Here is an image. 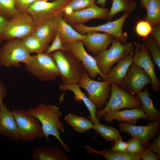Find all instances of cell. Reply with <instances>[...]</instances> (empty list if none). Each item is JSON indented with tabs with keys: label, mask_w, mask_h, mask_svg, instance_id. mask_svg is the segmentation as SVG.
Instances as JSON below:
<instances>
[{
	"label": "cell",
	"mask_w": 160,
	"mask_h": 160,
	"mask_svg": "<svg viewBox=\"0 0 160 160\" xmlns=\"http://www.w3.org/2000/svg\"><path fill=\"white\" fill-rule=\"evenodd\" d=\"M26 112L35 117L39 121L46 141H49L50 135L53 136L59 141L66 152H70L69 147L60 136L61 132L65 133V129L64 124L60 120L63 113L59 107L54 104L41 103L35 108L29 109Z\"/></svg>",
	"instance_id": "6da1fadb"
},
{
	"label": "cell",
	"mask_w": 160,
	"mask_h": 160,
	"mask_svg": "<svg viewBox=\"0 0 160 160\" xmlns=\"http://www.w3.org/2000/svg\"><path fill=\"white\" fill-rule=\"evenodd\" d=\"M50 55L59 70L62 84H78L86 71L81 62L67 51H57Z\"/></svg>",
	"instance_id": "7a4b0ae2"
},
{
	"label": "cell",
	"mask_w": 160,
	"mask_h": 160,
	"mask_svg": "<svg viewBox=\"0 0 160 160\" xmlns=\"http://www.w3.org/2000/svg\"><path fill=\"white\" fill-rule=\"evenodd\" d=\"M24 64L27 71L41 81H52L60 76L56 64L50 54L44 52L31 55Z\"/></svg>",
	"instance_id": "3957f363"
},
{
	"label": "cell",
	"mask_w": 160,
	"mask_h": 160,
	"mask_svg": "<svg viewBox=\"0 0 160 160\" xmlns=\"http://www.w3.org/2000/svg\"><path fill=\"white\" fill-rule=\"evenodd\" d=\"M121 43L115 39L112 42L109 49L104 50L94 57L98 68L104 75L108 73L116 63L134 50V45L132 42Z\"/></svg>",
	"instance_id": "277c9868"
},
{
	"label": "cell",
	"mask_w": 160,
	"mask_h": 160,
	"mask_svg": "<svg viewBox=\"0 0 160 160\" xmlns=\"http://www.w3.org/2000/svg\"><path fill=\"white\" fill-rule=\"evenodd\" d=\"M12 111L21 140L32 142L44 137L41 124L35 117L23 109L13 108Z\"/></svg>",
	"instance_id": "5b68a950"
},
{
	"label": "cell",
	"mask_w": 160,
	"mask_h": 160,
	"mask_svg": "<svg viewBox=\"0 0 160 160\" xmlns=\"http://www.w3.org/2000/svg\"><path fill=\"white\" fill-rule=\"evenodd\" d=\"M111 91L109 99L105 107L96 111V117L100 119L105 113L111 111H119L125 108H141L142 103L137 97L126 92L117 85L111 83Z\"/></svg>",
	"instance_id": "8992f818"
},
{
	"label": "cell",
	"mask_w": 160,
	"mask_h": 160,
	"mask_svg": "<svg viewBox=\"0 0 160 160\" xmlns=\"http://www.w3.org/2000/svg\"><path fill=\"white\" fill-rule=\"evenodd\" d=\"M36 26L33 18L26 12H18L9 19L3 33V39H21L31 34Z\"/></svg>",
	"instance_id": "52a82bcc"
},
{
	"label": "cell",
	"mask_w": 160,
	"mask_h": 160,
	"mask_svg": "<svg viewBox=\"0 0 160 160\" xmlns=\"http://www.w3.org/2000/svg\"><path fill=\"white\" fill-rule=\"evenodd\" d=\"M78 84L87 91L88 98L98 110L102 109L106 104L111 93V83L95 81L86 71Z\"/></svg>",
	"instance_id": "ba28073f"
},
{
	"label": "cell",
	"mask_w": 160,
	"mask_h": 160,
	"mask_svg": "<svg viewBox=\"0 0 160 160\" xmlns=\"http://www.w3.org/2000/svg\"><path fill=\"white\" fill-rule=\"evenodd\" d=\"M0 49V65L7 67H17L20 63H25L31 56L20 39L7 40Z\"/></svg>",
	"instance_id": "9c48e42d"
},
{
	"label": "cell",
	"mask_w": 160,
	"mask_h": 160,
	"mask_svg": "<svg viewBox=\"0 0 160 160\" xmlns=\"http://www.w3.org/2000/svg\"><path fill=\"white\" fill-rule=\"evenodd\" d=\"M71 0H55L52 2L36 1L26 12L33 18L36 26L59 14L60 9Z\"/></svg>",
	"instance_id": "30bf717a"
},
{
	"label": "cell",
	"mask_w": 160,
	"mask_h": 160,
	"mask_svg": "<svg viewBox=\"0 0 160 160\" xmlns=\"http://www.w3.org/2000/svg\"><path fill=\"white\" fill-rule=\"evenodd\" d=\"M130 13L125 12L122 16L115 20L109 21L105 23L96 26H88L83 23L77 24L72 26L76 31L81 34H84L90 31L103 32L109 34L124 44L127 42V36L123 32L122 28Z\"/></svg>",
	"instance_id": "8fae6325"
},
{
	"label": "cell",
	"mask_w": 160,
	"mask_h": 160,
	"mask_svg": "<svg viewBox=\"0 0 160 160\" xmlns=\"http://www.w3.org/2000/svg\"><path fill=\"white\" fill-rule=\"evenodd\" d=\"M63 45L67 51L71 53L81 62L91 78H95L99 75L103 81H105L106 75L101 71L94 57L87 52L82 40L77 41Z\"/></svg>",
	"instance_id": "7c38bea8"
},
{
	"label": "cell",
	"mask_w": 160,
	"mask_h": 160,
	"mask_svg": "<svg viewBox=\"0 0 160 160\" xmlns=\"http://www.w3.org/2000/svg\"><path fill=\"white\" fill-rule=\"evenodd\" d=\"M151 81L150 76L144 71L132 63L119 87L130 94H137Z\"/></svg>",
	"instance_id": "4fadbf2b"
},
{
	"label": "cell",
	"mask_w": 160,
	"mask_h": 160,
	"mask_svg": "<svg viewBox=\"0 0 160 160\" xmlns=\"http://www.w3.org/2000/svg\"><path fill=\"white\" fill-rule=\"evenodd\" d=\"M119 131L129 133L131 138L138 140L144 149L149 140L157 135L160 129V124L151 121L146 126L131 125L123 122L118 124Z\"/></svg>",
	"instance_id": "5bb4252c"
},
{
	"label": "cell",
	"mask_w": 160,
	"mask_h": 160,
	"mask_svg": "<svg viewBox=\"0 0 160 160\" xmlns=\"http://www.w3.org/2000/svg\"><path fill=\"white\" fill-rule=\"evenodd\" d=\"M132 60L133 63L143 69L150 76L153 91L155 92L159 91L160 89V81L155 73V67L153 62L149 55L144 43L136 44Z\"/></svg>",
	"instance_id": "9a60e30c"
},
{
	"label": "cell",
	"mask_w": 160,
	"mask_h": 160,
	"mask_svg": "<svg viewBox=\"0 0 160 160\" xmlns=\"http://www.w3.org/2000/svg\"><path fill=\"white\" fill-rule=\"evenodd\" d=\"M109 10L108 8L98 7L95 3L81 10L68 13L63 12L62 15L65 21L72 26L79 23L84 24L92 19L107 18Z\"/></svg>",
	"instance_id": "2e32d148"
},
{
	"label": "cell",
	"mask_w": 160,
	"mask_h": 160,
	"mask_svg": "<svg viewBox=\"0 0 160 160\" xmlns=\"http://www.w3.org/2000/svg\"><path fill=\"white\" fill-rule=\"evenodd\" d=\"M0 134L12 141L21 140L12 113L3 103L0 109Z\"/></svg>",
	"instance_id": "e0dca14e"
},
{
	"label": "cell",
	"mask_w": 160,
	"mask_h": 160,
	"mask_svg": "<svg viewBox=\"0 0 160 160\" xmlns=\"http://www.w3.org/2000/svg\"><path fill=\"white\" fill-rule=\"evenodd\" d=\"M114 37L107 33L90 31L85 34L82 41L88 50L95 56L107 49L113 40Z\"/></svg>",
	"instance_id": "ac0fdd59"
},
{
	"label": "cell",
	"mask_w": 160,
	"mask_h": 160,
	"mask_svg": "<svg viewBox=\"0 0 160 160\" xmlns=\"http://www.w3.org/2000/svg\"><path fill=\"white\" fill-rule=\"evenodd\" d=\"M59 89L63 91V92L59 99L60 104L64 100L65 92L66 90L71 91L74 95V100L77 102L82 101L87 108L90 114L89 118L94 124L100 123L99 119L97 118L95 113L97 111L95 105L92 103L82 92L77 83L67 84H60L59 87Z\"/></svg>",
	"instance_id": "d6986e66"
},
{
	"label": "cell",
	"mask_w": 160,
	"mask_h": 160,
	"mask_svg": "<svg viewBox=\"0 0 160 160\" xmlns=\"http://www.w3.org/2000/svg\"><path fill=\"white\" fill-rule=\"evenodd\" d=\"M102 117L108 123L116 120L119 122L125 121V123L131 125H135L140 119H148L147 115L139 108L121 111H111L104 114Z\"/></svg>",
	"instance_id": "ffe728a7"
},
{
	"label": "cell",
	"mask_w": 160,
	"mask_h": 160,
	"mask_svg": "<svg viewBox=\"0 0 160 160\" xmlns=\"http://www.w3.org/2000/svg\"><path fill=\"white\" fill-rule=\"evenodd\" d=\"M53 20L56 32L60 36L63 44L82 41L84 38L85 34L79 33L65 21L62 13L53 17Z\"/></svg>",
	"instance_id": "44dd1931"
},
{
	"label": "cell",
	"mask_w": 160,
	"mask_h": 160,
	"mask_svg": "<svg viewBox=\"0 0 160 160\" xmlns=\"http://www.w3.org/2000/svg\"><path fill=\"white\" fill-rule=\"evenodd\" d=\"M134 50L118 61L116 66L112 68L106 75L105 81L113 83L119 87L132 63Z\"/></svg>",
	"instance_id": "7402d4cb"
},
{
	"label": "cell",
	"mask_w": 160,
	"mask_h": 160,
	"mask_svg": "<svg viewBox=\"0 0 160 160\" xmlns=\"http://www.w3.org/2000/svg\"><path fill=\"white\" fill-rule=\"evenodd\" d=\"M83 147L88 154L99 155L106 160H140L141 159V153H132L126 151H118L113 150L111 149H105L101 151H99L87 145H84Z\"/></svg>",
	"instance_id": "603a6c76"
},
{
	"label": "cell",
	"mask_w": 160,
	"mask_h": 160,
	"mask_svg": "<svg viewBox=\"0 0 160 160\" xmlns=\"http://www.w3.org/2000/svg\"><path fill=\"white\" fill-rule=\"evenodd\" d=\"M31 158L33 160H69L65 153L58 147L49 146L33 149Z\"/></svg>",
	"instance_id": "cb8c5ba5"
},
{
	"label": "cell",
	"mask_w": 160,
	"mask_h": 160,
	"mask_svg": "<svg viewBox=\"0 0 160 160\" xmlns=\"http://www.w3.org/2000/svg\"><path fill=\"white\" fill-rule=\"evenodd\" d=\"M136 95L142 103L141 109L147 115L148 119L151 121L159 123L160 111L154 107L147 88H145L143 92L141 91Z\"/></svg>",
	"instance_id": "d4e9b609"
},
{
	"label": "cell",
	"mask_w": 160,
	"mask_h": 160,
	"mask_svg": "<svg viewBox=\"0 0 160 160\" xmlns=\"http://www.w3.org/2000/svg\"><path fill=\"white\" fill-rule=\"evenodd\" d=\"M56 33L52 17L37 26L31 34L49 44L53 41Z\"/></svg>",
	"instance_id": "484cf974"
},
{
	"label": "cell",
	"mask_w": 160,
	"mask_h": 160,
	"mask_svg": "<svg viewBox=\"0 0 160 160\" xmlns=\"http://www.w3.org/2000/svg\"><path fill=\"white\" fill-rule=\"evenodd\" d=\"M64 119L68 124L79 133H83L93 129L94 126L93 123L91 120L74 113L68 114L65 116Z\"/></svg>",
	"instance_id": "4316f807"
},
{
	"label": "cell",
	"mask_w": 160,
	"mask_h": 160,
	"mask_svg": "<svg viewBox=\"0 0 160 160\" xmlns=\"http://www.w3.org/2000/svg\"><path fill=\"white\" fill-rule=\"evenodd\" d=\"M26 50L30 54H39L44 52L49 47L46 44L32 34L20 39Z\"/></svg>",
	"instance_id": "83f0119b"
},
{
	"label": "cell",
	"mask_w": 160,
	"mask_h": 160,
	"mask_svg": "<svg viewBox=\"0 0 160 160\" xmlns=\"http://www.w3.org/2000/svg\"><path fill=\"white\" fill-rule=\"evenodd\" d=\"M112 0V6L107 17L108 21L118 13L122 11L130 13L136 7V3L134 0Z\"/></svg>",
	"instance_id": "f1b7e54d"
},
{
	"label": "cell",
	"mask_w": 160,
	"mask_h": 160,
	"mask_svg": "<svg viewBox=\"0 0 160 160\" xmlns=\"http://www.w3.org/2000/svg\"><path fill=\"white\" fill-rule=\"evenodd\" d=\"M147 11L145 20L152 26L160 22V0H149L145 4Z\"/></svg>",
	"instance_id": "f546056e"
},
{
	"label": "cell",
	"mask_w": 160,
	"mask_h": 160,
	"mask_svg": "<svg viewBox=\"0 0 160 160\" xmlns=\"http://www.w3.org/2000/svg\"><path fill=\"white\" fill-rule=\"evenodd\" d=\"M93 129L106 142L122 140L119 131L112 127L98 123L94 124Z\"/></svg>",
	"instance_id": "4dcf8cb0"
},
{
	"label": "cell",
	"mask_w": 160,
	"mask_h": 160,
	"mask_svg": "<svg viewBox=\"0 0 160 160\" xmlns=\"http://www.w3.org/2000/svg\"><path fill=\"white\" fill-rule=\"evenodd\" d=\"M96 0H71L62 7L59 14L68 13L73 11L81 10L89 7L95 3Z\"/></svg>",
	"instance_id": "1f68e13d"
},
{
	"label": "cell",
	"mask_w": 160,
	"mask_h": 160,
	"mask_svg": "<svg viewBox=\"0 0 160 160\" xmlns=\"http://www.w3.org/2000/svg\"><path fill=\"white\" fill-rule=\"evenodd\" d=\"M13 0H0V15L9 19L17 14Z\"/></svg>",
	"instance_id": "d6a6232c"
},
{
	"label": "cell",
	"mask_w": 160,
	"mask_h": 160,
	"mask_svg": "<svg viewBox=\"0 0 160 160\" xmlns=\"http://www.w3.org/2000/svg\"><path fill=\"white\" fill-rule=\"evenodd\" d=\"M146 47H147L148 49L150 52L153 62L160 70V50L159 47L154 41L151 38L148 39Z\"/></svg>",
	"instance_id": "836d02e7"
},
{
	"label": "cell",
	"mask_w": 160,
	"mask_h": 160,
	"mask_svg": "<svg viewBox=\"0 0 160 160\" xmlns=\"http://www.w3.org/2000/svg\"><path fill=\"white\" fill-rule=\"evenodd\" d=\"M152 29V26L145 20L139 21L137 23L135 28L137 34L144 38L147 37L151 33Z\"/></svg>",
	"instance_id": "e575fe53"
},
{
	"label": "cell",
	"mask_w": 160,
	"mask_h": 160,
	"mask_svg": "<svg viewBox=\"0 0 160 160\" xmlns=\"http://www.w3.org/2000/svg\"><path fill=\"white\" fill-rule=\"evenodd\" d=\"M66 51L62 43L59 35L56 33L51 45L49 46L44 52L48 54H51L57 51Z\"/></svg>",
	"instance_id": "d590c367"
},
{
	"label": "cell",
	"mask_w": 160,
	"mask_h": 160,
	"mask_svg": "<svg viewBox=\"0 0 160 160\" xmlns=\"http://www.w3.org/2000/svg\"><path fill=\"white\" fill-rule=\"evenodd\" d=\"M127 147L126 151L132 153H140L143 150L140 142L136 139L131 138L127 142Z\"/></svg>",
	"instance_id": "8d00e7d4"
},
{
	"label": "cell",
	"mask_w": 160,
	"mask_h": 160,
	"mask_svg": "<svg viewBox=\"0 0 160 160\" xmlns=\"http://www.w3.org/2000/svg\"><path fill=\"white\" fill-rule=\"evenodd\" d=\"M36 0H13L16 9L19 12H26L29 6Z\"/></svg>",
	"instance_id": "74e56055"
},
{
	"label": "cell",
	"mask_w": 160,
	"mask_h": 160,
	"mask_svg": "<svg viewBox=\"0 0 160 160\" xmlns=\"http://www.w3.org/2000/svg\"><path fill=\"white\" fill-rule=\"evenodd\" d=\"M141 158L143 160H158L160 156L146 147H145L140 153Z\"/></svg>",
	"instance_id": "f35d334b"
},
{
	"label": "cell",
	"mask_w": 160,
	"mask_h": 160,
	"mask_svg": "<svg viewBox=\"0 0 160 160\" xmlns=\"http://www.w3.org/2000/svg\"><path fill=\"white\" fill-rule=\"evenodd\" d=\"M145 147L148 148L152 152L160 156V133L152 143L148 142Z\"/></svg>",
	"instance_id": "ab89813d"
},
{
	"label": "cell",
	"mask_w": 160,
	"mask_h": 160,
	"mask_svg": "<svg viewBox=\"0 0 160 160\" xmlns=\"http://www.w3.org/2000/svg\"><path fill=\"white\" fill-rule=\"evenodd\" d=\"M127 147V142L122 140H118L114 141L112 145V149L118 151H126Z\"/></svg>",
	"instance_id": "60d3db41"
},
{
	"label": "cell",
	"mask_w": 160,
	"mask_h": 160,
	"mask_svg": "<svg viewBox=\"0 0 160 160\" xmlns=\"http://www.w3.org/2000/svg\"><path fill=\"white\" fill-rule=\"evenodd\" d=\"M8 20V18L0 15V44L3 40V34Z\"/></svg>",
	"instance_id": "b9f144b4"
},
{
	"label": "cell",
	"mask_w": 160,
	"mask_h": 160,
	"mask_svg": "<svg viewBox=\"0 0 160 160\" xmlns=\"http://www.w3.org/2000/svg\"><path fill=\"white\" fill-rule=\"evenodd\" d=\"M154 41L159 47L160 46V27L159 25L153 28L151 32Z\"/></svg>",
	"instance_id": "7bdbcfd3"
},
{
	"label": "cell",
	"mask_w": 160,
	"mask_h": 160,
	"mask_svg": "<svg viewBox=\"0 0 160 160\" xmlns=\"http://www.w3.org/2000/svg\"><path fill=\"white\" fill-rule=\"evenodd\" d=\"M7 94V89L5 86L0 80V109L2 100L6 97Z\"/></svg>",
	"instance_id": "ee69618b"
},
{
	"label": "cell",
	"mask_w": 160,
	"mask_h": 160,
	"mask_svg": "<svg viewBox=\"0 0 160 160\" xmlns=\"http://www.w3.org/2000/svg\"><path fill=\"white\" fill-rule=\"evenodd\" d=\"M107 0H97L95 3L101 6V7L104 8Z\"/></svg>",
	"instance_id": "f6af8a7d"
},
{
	"label": "cell",
	"mask_w": 160,
	"mask_h": 160,
	"mask_svg": "<svg viewBox=\"0 0 160 160\" xmlns=\"http://www.w3.org/2000/svg\"><path fill=\"white\" fill-rule=\"evenodd\" d=\"M148 0H141L142 6L144 7L145 4Z\"/></svg>",
	"instance_id": "bcb514c9"
},
{
	"label": "cell",
	"mask_w": 160,
	"mask_h": 160,
	"mask_svg": "<svg viewBox=\"0 0 160 160\" xmlns=\"http://www.w3.org/2000/svg\"><path fill=\"white\" fill-rule=\"evenodd\" d=\"M49 0H36V1H48Z\"/></svg>",
	"instance_id": "7dc6e473"
},
{
	"label": "cell",
	"mask_w": 160,
	"mask_h": 160,
	"mask_svg": "<svg viewBox=\"0 0 160 160\" xmlns=\"http://www.w3.org/2000/svg\"><path fill=\"white\" fill-rule=\"evenodd\" d=\"M52 0V1H54L55 0Z\"/></svg>",
	"instance_id": "c3c4849f"
}]
</instances>
